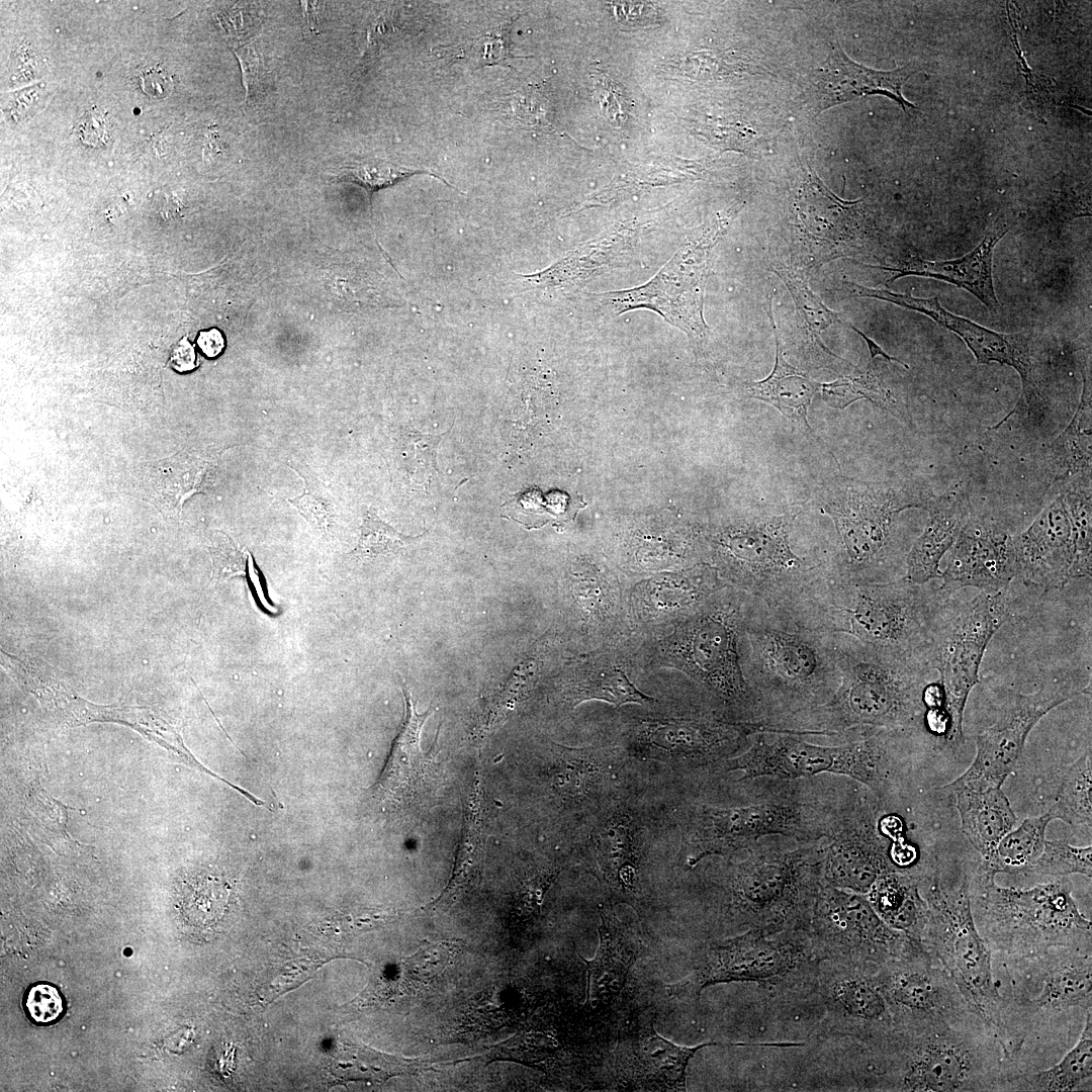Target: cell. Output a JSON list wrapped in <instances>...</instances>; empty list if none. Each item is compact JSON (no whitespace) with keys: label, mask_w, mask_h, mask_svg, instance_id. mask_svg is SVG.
Instances as JSON below:
<instances>
[{"label":"cell","mask_w":1092,"mask_h":1092,"mask_svg":"<svg viewBox=\"0 0 1092 1092\" xmlns=\"http://www.w3.org/2000/svg\"><path fill=\"white\" fill-rule=\"evenodd\" d=\"M992 967L1005 1078L1052 1066L1075 1044L1092 1012V948L992 954Z\"/></svg>","instance_id":"1"},{"label":"cell","mask_w":1092,"mask_h":1092,"mask_svg":"<svg viewBox=\"0 0 1092 1092\" xmlns=\"http://www.w3.org/2000/svg\"><path fill=\"white\" fill-rule=\"evenodd\" d=\"M864 1055L872 1090L993 1092L1005 1077L1001 1044L975 1013L893 1024Z\"/></svg>","instance_id":"2"},{"label":"cell","mask_w":1092,"mask_h":1092,"mask_svg":"<svg viewBox=\"0 0 1092 1092\" xmlns=\"http://www.w3.org/2000/svg\"><path fill=\"white\" fill-rule=\"evenodd\" d=\"M740 659L744 676L763 709L764 726L778 732H787L792 720L830 701L841 680L832 634L752 597Z\"/></svg>","instance_id":"3"},{"label":"cell","mask_w":1092,"mask_h":1092,"mask_svg":"<svg viewBox=\"0 0 1092 1092\" xmlns=\"http://www.w3.org/2000/svg\"><path fill=\"white\" fill-rule=\"evenodd\" d=\"M833 635V634H832ZM841 672L830 701L792 720L786 731L839 737L863 728L919 731L932 670L926 657L878 649L833 635Z\"/></svg>","instance_id":"4"},{"label":"cell","mask_w":1092,"mask_h":1092,"mask_svg":"<svg viewBox=\"0 0 1092 1092\" xmlns=\"http://www.w3.org/2000/svg\"><path fill=\"white\" fill-rule=\"evenodd\" d=\"M751 597L729 585L718 588L696 612L667 632L640 637L648 671L675 669L697 688L719 716L764 725V712L747 682L740 641Z\"/></svg>","instance_id":"5"},{"label":"cell","mask_w":1092,"mask_h":1092,"mask_svg":"<svg viewBox=\"0 0 1092 1092\" xmlns=\"http://www.w3.org/2000/svg\"><path fill=\"white\" fill-rule=\"evenodd\" d=\"M724 861L711 885L721 917L734 927L767 933L807 929L823 884L825 837L809 842L761 838Z\"/></svg>","instance_id":"6"},{"label":"cell","mask_w":1092,"mask_h":1092,"mask_svg":"<svg viewBox=\"0 0 1092 1092\" xmlns=\"http://www.w3.org/2000/svg\"><path fill=\"white\" fill-rule=\"evenodd\" d=\"M950 597L939 584H917L904 576L885 582L832 577L788 611L824 633L927 658L937 621Z\"/></svg>","instance_id":"7"},{"label":"cell","mask_w":1092,"mask_h":1092,"mask_svg":"<svg viewBox=\"0 0 1092 1092\" xmlns=\"http://www.w3.org/2000/svg\"><path fill=\"white\" fill-rule=\"evenodd\" d=\"M757 796L736 806L694 804L681 825V850L689 868L712 856H728L761 838L784 836L801 842L827 837L843 789L809 779L770 778Z\"/></svg>","instance_id":"8"},{"label":"cell","mask_w":1092,"mask_h":1092,"mask_svg":"<svg viewBox=\"0 0 1092 1092\" xmlns=\"http://www.w3.org/2000/svg\"><path fill=\"white\" fill-rule=\"evenodd\" d=\"M918 731L863 728L845 734L839 744L821 745L788 732L761 731L749 746L727 759L721 772L741 771L737 782L759 778L807 779L831 774L852 779L884 804L900 788L905 748Z\"/></svg>","instance_id":"9"},{"label":"cell","mask_w":1092,"mask_h":1092,"mask_svg":"<svg viewBox=\"0 0 1092 1092\" xmlns=\"http://www.w3.org/2000/svg\"><path fill=\"white\" fill-rule=\"evenodd\" d=\"M1068 877L1031 888L1001 887L970 869V900L977 929L992 954L1042 953L1053 947L1092 948L1091 921L1079 910Z\"/></svg>","instance_id":"10"},{"label":"cell","mask_w":1092,"mask_h":1092,"mask_svg":"<svg viewBox=\"0 0 1092 1092\" xmlns=\"http://www.w3.org/2000/svg\"><path fill=\"white\" fill-rule=\"evenodd\" d=\"M821 961L810 930L749 929L698 945L688 976L669 985L668 993L697 1000L712 985L752 982L777 996L806 995L815 991Z\"/></svg>","instance_id":"11"},{"label":"cell","mask_w":1092,"mask_h":1092,"mask_svg":"<svg viewBox=\"0 0 1092 1092\" xmlns=\"http://www.w3.org/2000/svg\"><path fill=\"white\" fill-rule=\"evenodd\" d=\"M969 888V868L934 869L922 879L920 891L928 919L921 942L950 977L970 1010L997 1037L1000 997L992 952L977 929Z\"/></svg>","instance_id":"12"},{"label":"cell","mask_w":1092,"mask_h":1092,"mask_svg":"<svg viewBox=\"0 0 1092 1092\" xmlns=\"http://www.w3.org/2000/svg\"><path fill=\"white\" fill-rule=\"evenodd\" d=\"M620 742L628 757L655 760L684 774H720L723 763L750 744L751 736L771 731L758 723L725 719L704 704L678 715H626Z\"/></svg>","instance_id":"13"},{"label":"cell","mask_w":1092,"mask_h":1092,"mask_svg":"<svg viewBox=\"0 0 1092 1092\" xmlns=\"http://www.w3.org/2000/svg\"><path fill=\"white\" fill-rule=\"evenodd\" d=\"M1010 588L981 592L971 601L944 606L934 629L927 659L938 672L943 707L948 717L945 739L960 745L964 740V712L988 644L1012 616Z\"/></svg>","instance_id":"14"},{"label":"cell","mask_w":1092,"mask_h":1092,"mask_svg":"<svg viewBox=\"0 0 1092 1092\" xmlns=\"http://www.w3.org/2000/svg\"><path fill=\"white\" fill-rule=\"evenodd\" d=\"M736 212L731 209L700 226L645 284L598 295L602 303L616 313L635 308L653 310L695 342H703L709 332L704 295L714 249Z\"/></svg>","instance_id":"15"},{"label":"cell","mask_w":1092,"mask_h":1092,"mask_svg":"<svg viewBox=\"0 0 1092 1092\" xmlns=\"http://www.w3.org/2000/svg\"><path fill=\"white\" fill-rule=\"evenodd\" d=\"M1088 692L1090 680L1072 672L1045 678L1033 693L1013 692L994 723L977 734V751L970 767L945 788L977 791L1001 788L1036 723L1056 707Z\"/></svg>","instance_id":"16"},{"label":"cell","mask_w":1092,"mask_h":1092,"mask_svg":"<svg viewBox=\"0 0 1092 1092\" xmlns=\"http://www.w3.org/2000/svg\"><path fill=\"white\" fill-rule=\"evenodd\" d=\"M809 930L822 960L873 973L922 945L888 926L866 894L824 883L815 901Z\"/></svg>","instance_id":"17"},{"label":"cell","mask_w":1092,"mask_h":1092,"mask_svg":"<svg viewBox=\"0 0 1092 1092\" xmlns=\"http://www.w3.org/2000/svg\"><path fill=\"white\" fill-rule=\"evenodd\" d=\"M843 287L851 297L874 298L894 303L922 313L938 326L958 335L974 354L978 364L1012 367L1021 379V395L1012 411L999 423L1013 416L1024 420H1039L1048 407L1042 387L1035 371L1030 338L1024 333L1002 334L987 329L966 317L953 314L941 306L938 297L920 298L910 293H896L844 280Z\"/></svg>","instance_id":"18"},{"label":"cell","mask_w":1092,"mask_h":1092,"mask_svg":"<svg viewBox=\"0 0 1092 1092\" xmlns=\"http://www.w3.org/2000/svg\"><path fill=\"white\" fill-rule=\"evenodd\" d=\"M882 803L858 784L845 788L825 837L823 883L867 894L881 876L898 872L891 843L880 831Z\"/></svg>","instance_id":"19"},{"label":"cell","mask_w":1092,"mask_h":1092,"mask_svg":"<svg viewBox=\"0 0 1092 1092\" xmlns=\"http://www.w3.org/2000/svg\"><path fill=\"white\" fill-rule=\"evenodd\" d=\"M844 505L826 507L836 528L844 561L835 577L854 582H875L873 571L886 558L895 518L903 510L925 509L934 495L927 488L852 490Z\"/></svg>","instance_id":"20"},{"label":"cell","mask_w":1092,"mask_h":1092,"mask_svg":"<svg viewBox=\"0 0 1092 1092\" xmlns=\"http://www.w3.org/2000/svg\"><path fill=\"white\" fill-rule=\"evenodd\" d=\"M647 672L641 639L632 634L616 643L566 658L553 678V698L570 711L595 700L616 707L654 706L658 700L642 692L633 678Z\"/></svg>","instance_id":"21"},{"label":"cell","mask_w":1092,"mask_h":1092,"mask_svg":"<svg viewBox=\"0 0 1092 1092\" xmlns=\"http://www.w3.org/2000/svg\"><path fill=\"white\" fill-rule=\"evenodd\" d=\"M875 974L844 963L820 962L815 992L825 1011L827 1034L850 1037L869 1048L892 1030L893 1018Z\"/></svg>","instance_id":"22"},{"label":"cell","mask_w":1092,"mask_h":1092,"mask_svg":"<svg viewBox=\"0 0 1092 1092\" xmlns=\"http://www.w3.org/2000/svg\"><path fill=\"white\" fill-rule=\"evenodd\" d=\"M875 980L894 1025L973 1013L950 977L923 945L884 965Z\"/></svg>","instance_id":"23"},{"label":"cell","mask_w":1092,"mask_h":1092,"mask_svg":"<svg viewBox=\"0 0 1092 1092\" xmlns=\"http://www.w3.org/2000/svg\"><path fill=\"white\" fill-rule=\"evenodd\" d=\"M627 754L619 745L569 747L550 743L546 775L550 790L572 810L600 815L612 804Z\"/></svg>","instance_id":"24"},{"label":"cell","mask_w":1092,"mask_h":1092,"mask_svg":"<svg viewBox=\"0 0 1092 1092\" xmlns=\"http://www.w3.org/2000/svg\"><path fill=\"white\" fill-rule=\"evenodd\" d=\"M948 551L938 584L950 596L965 587L1009 589L1016 578L1013 536L992 519L971 512Z\"/></svg>","instance_id":"25"},{"label":"cell","mask_w":1092,"mask_h":1092,"mask_svg":"<svg viewBox=\"0 0 1092 1092\" xmlns=\"http://www.w3.org/2000/svg\"><path fill=\"white\" fill-rule=\"evenodd\" d=\"M722 585L715 569L706 563L641 579L629 588L628 620L632 633L646 638L667 632L696 612Z\"/></svg>","instance_id":"26"},{"label":"cell","mask_w":1092,"mask_h":1092,"mask_svg":"<svg viewBox=\"0 0 1092 1092\" xmlns=\"http://www.w3.org/2000/svg\"><path fill=\"white\" fill-rule=\"evenodd\" d=\"M643 829L627 808L612 804L599 815L586 843L589 872L620 903L632 904L641 892Z\"/></svg>","instance_id":"27"},{"label":"cell","mask_w":1092,"mask_h":1092,"mask_svg":"<svg viewBox=\"0 0 1092 1092\" xmlns=\"http://www.w3.org/2000/svg\"><path fill=\"white\" fill-rule=\"evenodd\" d=\"M1016 578L1041 590L1062 589L1072 578L1075 549L1070 517L1060 493L1019 535L1013 536Z\"/></svg>","instance_id":"28"},{"label":"cell","mask_w":1092,"mask_h":1092,"mask_svg":"<svg viewBox=\"0 0 1092 1092\" xmlns=\"http://www.w3.org/2000/svg\"><path fill=\"white\" fill-rule=\"evenodd\" d=\"M401 689L405 700L404 720L373 788V795L379 801L397 809L411 807L425 798L438 776L436 747L439 732L429 751L421 747V732L433 710L419 713L411 692L403 684Z\"/></svg>","instance_id":"29"},{"label":"cell","mask_w":1092,"mask_h":1092,"mask_svg":"<svg viewBox=\"0 0 1092 1092\" xmlns=\"http://www.w3.org/2000/svg\"><path fill=\"white\" fill-rule=\"evenodd\" d=\"M861 199L845 201L833 194L815 173L804 183L797 202L799 230L809 246L807 253L815 255L812 267L837 257H845L858 248L855 241Z\"/></svg>","instance_id":"30"},{"label":"cell","mask_w":1092,"mask_h":1092,"mask_svg":"<svg viewBox=\"0 0 1092 1092\" xmlns=\"http://www.w3.org/2000/svg\"><path fill=\"white\" fill-rule=\"evenodd\" d=\"M918 70L917 64L909 63L893 71H877L855 63L835 43L814 77L812 107L818 114L862 96L884 95L905 112L916 109V105L904 98L902 87Z\"/></svg>","instance_id":"31"},{"label":"cell","mask_w":1092,"mask_h":1092,"mask_svg":"<svg viewBox=\"0 0 1092 1092\" xmlns=\"http://www.w3.org/2000/svg\"><path fill=\"white\" fill-rule=\"evenodd\" d=\"M1007 232L1006 226L994 224L974 250L952 260L928 261L917 253H910L899 267L864 265L891 272L892 276L887 281L888 284L905 276L926 277L948 282L972 293L989 310L998 311L1000 302L997 299L992 275L993 253L996 244Z\"/></svg>","instance_id":"32"},{"label":"cell","mask_w":1092,"mask_h":1092,"mask_svg":"<svg viewBox=\"0 0 1092 1092\" xmlns=\"http://www.w3.org/2000/svg\"><path fill=\"white\" fill-rule=\"evenodd\" d=\"M705 1042L695 1046L678 1045L662 1037L652 1021L639 1027L630 1037L622 1065L627 1081L650 1091H686L690 1061Z\"/></svg>","instance_id":"33"},{"label":"cell","mask_w":1092,"mask_h":1092,"mask_svg":"<svg viewBox=\"0 0 1092 1092\" xmlns=\"http://www.w3.org/2000/svg\"><path fill=\"white\" fill-rule=\"evenodd\" d=\"M601 924L599 947L585 964L586 1005L592 1009L608 1007L623 991L629 972L640 952V943L608 906L599 908Z\"/></svg>","instance_id":"34"},{"label":"cell","mask_w":1092,"mask_h":1092,"mask_svg":"<svg viewBox=\"0 0 1092 1092\" xmlns=\"http://www.w3.org/2000/svg\"><path fill=\"white\" fill-rule=\"evenodd\" d=\"M924 510L929 514L927 522L905 562L904 577L917 584L940 579V560L953 545L971 514L968 497L961 490L932 495Z\"/></svg>","instance_id":"35"},{"label":"cell","mask_w":1092,"mask_h":1092,"mask_svg":"<svg viewBox=\"0 0 1092 1092\" xmlns=\"http://www.w3.org/2000/svg\"><path fill=\"white\" fill-rule=\"evenodd\" d=\"M957 797L961 831L986 861L999 841L1014 828L1017 817L1001 788L983 791L969 788L951 790Z\"/></svg>","instance_id":"36"},{"label":"cell","mask_w":1092,"mask_h":1092,"mask_svg":"<svg viewBox=\"0 0 1092 1092\" xmlns=\"http://www.w3.org/2000/svg\"><path fill=\"white\" fill-rule=\"evenodd\" d=\"M922 877L911 872H891L873 884L867 898L891 928L920 943L928 919V906L921 894Z\"/></svg>","instance_id":"37"},{"label":"cell","mask_w":1092,"mask_h":1092,"mask_svg":"<svg viewBox=\"0 0 1092 1092\" xmlns=\"http://www.w3.org/2000/svg\"><path fill=\"white\" fill-rule=\"evenodd\" d=\"M771 298L772 295L768 299L767 313L776 340L775 366L766 378L749 384L747 393L753 398L772 404L785 417L805 425L810 430L807 415L813 397L819 392L820 383L784 359L780 332L772 315Z\"/></svg>","instance_id":"38"},{"label":"cell","mask_w":1092,"mask_h":1092,"mask_svg":"<svg viewBox=\"0 0 1092 1092\" xmlns=\"http://www.w3.org/2000/svg\"><path fill=\"white\" fill-rule=\"evenodd\" d=\"M1092 1088V1012L1075 1044L1054 1065L1005 1078L1001 1091L1071 1092Z\"/></svg>","instance_id":"39"},{"label":"cell","mask_w":1092,"mask_h":1092,"mask_svg":"<svg viewBox=\"0 0 1092 1092\" xmlns=\"http://www.w3.org/2000/svg\"><path fill=\"white\" fill-rule=\"evenodd\" d=\"M483 799L481 783L477 779L463 801V828L450 880L442 893L429 905L431 908L453 904L477 883L483 860Z\"/></svg>","instance_id":"40"},{"label":"cell","mask_w":1092,"mask_h":1092,"mask_svg":"<svg viewBox=\"0 0 1092 1092\" xmlns=\"http://www.w3.org/2000/svg\"><path fill=\"white\" fill-rule=\"evenodd\" d=\"M1049 463L1056 481L1091 472V387L1083 374L1078 408L1066 429L1049 446Z\"/></svg>","instance_id":"41"},{"label":"cell","mask_w":1092,"mask_h":1092,"mask_svg":"<svg viewBox=\"0 0 1092 1092\" xmlns=\"http://www.w3.org/2000/svg\"><path fill=\"white\" fill-rule=\"evenodd\" d=\"M1046 813L1052 820L1059 819L1068 824L1075 834L1091 839V747L1065 769L1055 800Z\"/></svg>","instance_id":"42"},{"label":"cell","mask_w":1092,"mask_h":1092,"mask_svg":"<svg viewBox=\"0 0 1092 1092\" xmlns=\"http://www.w3.org/2000/svg\"><path fill=\"white\" fill-rule=\"evenodd\" d=\"M1051 821L1048 813L1026 818L999 841L992 855L976 870L993 878L998 874L1024 876L1044 847Z\"/></svg>","instance_id":"43"},{"label":"cell","mask_w":1092,"mask_h":1092,"mask_svg":"<svg viewBox=\"0 0 1092 1092\" xmlns=\"http://www.w3.org/2000/svg\"><path fill=\"white\" fill-rule=\"evenodd\" d=\"M770 269L782 279L791 293L795 307L803 324V329H805L811 345H814L817 349L833 358L844 361L843 358L832 353L824 345L821 340V333L830 326L837 324L845 325V322H843L838 316L837 312L830 309L821 298L813 292L809 285L808 278L802 271L783 264H771Z\"/></svg>","instance_id":"44"},{"label":"cell","mask_w":1092,"mask_h":1092,"mask_svg":"<svg viewBox=\"0 0 1092 1092\" xmlns=\"http://www.w3.org/2000/svg\"><path fill=\"white\" fill-rule=\"evenodd\" d=\"M1073 531L1074 561L1071 578L1091 577L1092 569V498L1091 472L1067 482L1061 492Z\"/></svg>","instance_id":"45"},{"label":"cell","mask_w":1092,"mask_h":1092,"mask_svg":"<svg viewBox=\"0 0 1092 1092\" xmlns=\"http://www.w3.org/2000/svg\"><path fill=\"white\" fill-rule=\"evenodd\" d=\"M819 391L828 405L839 410L845 408L858 399H868L888 411H893L897 405L893 393L883 385L871 369L856 370L832 382L822 383Z\"/></svg>","instance_id":"46"},{"label":"cell","mask_w":1092,"mask_h":1092,"mask_svg":"<svg viewBox=\"0 0 1092 1092\" xmlns=\"http://www.w3.org/2000/svg\"><path fill=\"white\" fill-rule=\"evenodd\" d=\"M1082 875L1092 877V846H1074L1064 839L1045 840L1040 855L1024 876L1053 878Z\"/></svg>","instance_id":"47"},{"label":"cell","mask_w":1092,"mask_h":1092,"mask_svg":"<svg viewBox=\"0 0 1092 1092\" xmlns=\"http://www.w3.org/2000/svg\"><path fill=\"white\" fill-rule=\"evenodd\" d=\"M420 536H405L389 524L378 518L372 510L368 511L361 525V535L355 549L348 554L351 560L366 561L377 557H386L400 553L411 541Z\"/></svg>","instance_id":"48"},{"label":"cell","mask_w":1092,"mask_h":1092,"mask_svg":"<svg viewBox=\"0 0 1092 1092\" xmlns=\"http://www.w3.org/2000/svg\"><path fill=\"white\" fill-rule=\"evenodd\" d=\"M419 174L431 175L447 186L458 190L443 177L425 169L407 168L383 161H369L345 168L339 174V179L361 186L368 194L370 205L373 194L383 188L390 187L400 181Z\"/></svg>","instance_id":"49"},{"label":"cell","mask_w":1092,"mask_h":1092,"mask_svg":"<svg viewBox=\"0 0 1092 1092\" xmlns=\"http://www.w3.org/2000/svg\"><path fill=\"white\" fill-rule=\"evenodd\" d=\"M295 472L303 479V493L288 498L298 513L315 529L327 534L331 528L333 511L331 499L324 486L313 477Z\"/></svg>","instance_id":"50"},{"label":"cell","mask_w":1092,"mask_h":1092,"mask_svg":"<svg viewBox=\"0 0 1092 1092\" xmlns=\"http://www.w3.org/2000/svg\"><path fill=\"white\" fill-rule=\"evenodd\" d=\"M560 873L558 864H548L524 879L515 896V910L523 920L540 915L544 897Z\"/></svg>","instance_id":"51"},{"label":"cell","mask_w":1092,"mask_h":1092,"mask_svg":"<svg viewBox=\"0 0 1092 1092\" xmlns=\"http://www.w3.org/2000/svg\"><path fill=\"white\" fill-rule=\"evenodd\" d=\"M513 19L470 42L468 55L476 68L508 63L516 57L511 52L510 31Z\"/></svg>","instance_id":"52"},{"label":"cell","mask_w":1092,"mask_h":1092,"mask_svg":"<svg viewBox=\"0 0 1092 1092\" xmlns=\"http://www.w3.org/2000/svg\"><path fill=\"white\" fill-rule=\"evenodd\" d=\"M24 1005L30 1018L37 1023L55 1021L63 1011L58 991L46 984L35 985L26 993Z\"/></svg>","instance_id":"53"},{"label":"cell","mask_w":1092,"mask_h":1092,"mask_svg":"<svg viewBox=\"0 0 1092 1092\" xmlns=\"http://www.w3.org/2000/svg\"><path fill=\"white\" fill-rule=\"evenodd\" d=\"M237 56L243 76V84L246 90V101L255 97L261 90L263 81V67L259 54L253 44H247L234 51Z\"/></svg>","instance_id":"54"},{"label":"cell","mask_w":1092,"mask_h":1092,"mask_svg":"<svg viewBox=\"0 0 1092 1092\" xmlns=\"http://www.w3.org/2000/svg\"><path fill=\"white\" fill-rule=\"evenodd\" d=\"M141 87L153 98H165L173 89V81L164 70L149 68L141 75Z\"/></svg>","instance_id":"55"},{"label":"cell","mask_w":1092,"mask_h":1092,"mask_svg":"<svg viewBox=\"0 0 1092 1092\" xmlns=\"http://www.w3.org/2000/svg\"><path fill=\"white\" fill-rule=\"evenodd\" d=\"M81 131L87 143L103 142L106 135V122L102 114L96 111L88 112L81 124Z\"/></svg>","instance_id":"56"},{"label":"cell","mask_w":1092,"mask_h":1092,"mask_svg":"<svg viewBox=\"0 0 1092 1092\" xmlns=\"http://www.w3.org/2000/svg\"><path fill=\"white\" fill-rule=\"evenodd\" d=\"M170 363L179 372L189 371L196 367L195 351L186 338L181 340L173 349Z\"/></svg>","instance_id":"57"},{"label":"cell","mask_w":1092,"mask_h":1092,"mask_svg":"<svg viewBox=\"0 0 1092 1092\" xmlns=\"http://www.w3.org/2000/svg\"><path fill=\"white\" fill-rule=\"evenodd\" d=\"M197 344L203 354L209 358L218 356L224 348V339L216 329L200 332Z\"/></svg>","instance_id":"58"},{"label":"cell","mask_w":1092,"mask_h":1092,"mask_svg":"<svg viewBox=\"0 0 1092 1092\" xmlns=\"http://www.w3.org/2000/svg\"><path fill=\"white\" fill-rule=\"evenodd\" d=\"M845 326L852 329L857 335H859L864 340V342H866V344H867V346L869 348V351H870L871 361H873L876 357L881 356V357H883L885 360H887L889 362H897L898 364L904 366L906 369H909V366L906 363H904L900 359H898L896 357H893V356L889 355L888 353H886L874 340H872L870 337H868L859 329H857L856 327H854L853 325L848 324V323H845Z\"/></svg>","instance_id":"59"}]
</instances>
